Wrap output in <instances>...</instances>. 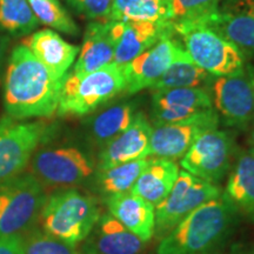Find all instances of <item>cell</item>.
Instances as JSON below:
<instances>
[{
	"instance_id": "6da1fadb",
	"label": "cell",
	"mask_w": 254,
	"mask_h": 254,
	"mask_svg": "<svg viewBox=\"0 0 254 254\" xmlns=\"http://www.w3.org/2000/svg\"><path fill=\"white\" fill-rule=\"evenodd\" d=\"M63 80H57L23 44L9 57L4 81V106L15 120L57 114Z\"/></svg>"
},
{
	"instance_id": "7a4b0ae2",
	"label": "cell",
	"mask_w": 254,
	"mask_h": 254,
	"mask_svg": "<svg viewBox=\"0 0 254 254\" xmlns=\"http://www.w3.org/2000/svg\"><path fill=\"white\" fill-rule=\"evenodd\" d=\"M239 218L222 195L205 202L160 239L157 254H202L224 249Z\"/></svg>"
},
{
	"instance_id": "3957f363",
	"label": "cell",
	"mask_w": 254,
	"mask_h": 254,
	"mask_svg": "<svg viewBox=\"0 0 254 254\" xmlns=\"http://www.w3.org/2000/svg\"><path fill=\"white\" fill-rule=\"evenodd\" d=\"M100 215L93 196L69 189L47 196L39 221L46 234L75 247L90 236Z\"/></svg>"
},
{
	"instance_id": "277c9868",
	"label": "cell",
	"mask_w": 254,
	"mask_h": 254,
	"mask_svg": "<svg viewBox=\"0 0 254 254\" xmlns=\"http://www.w3.org/2000/svg\"><path fill=\"white\" fill-rule=\"evenodd\" d=\"M122 92H125L123 67L114 63L86 74L67 73L63 79L57 114L87 116Z\"/></svg>"
},
{
	"instance_id": "5b68a950",
	"label": "cell",
	"mask_w": 254,
	"mask_h": 254,
	"mask_svg": "<svg viewBox=\"0 0 254 254\" xmlns=\"http://www.w3.org/2000/svg\"><path fill=\"white\" fill-rule=\"evenodd\" d=\"M33 174H19L0 186V237H23L33 227L46 201Z\"/></svg>"
},
{
	"instance_id": "8992f818",
	"label": "cell",
	"mask_w": 254,
	"mask_h": 254,
	"mask_svg": "<svg viewBox=\"0 0 254 254\" xmlns=\"http://www.w3.org/2000/svg\"><path fill=\"white\" fill-rule=\"evenodd\" d=\"M31 168L44 187L69 190L87 182L95 173L97 165L80 148L57 146L34 152Z\"/></svg>"
},
{
	"instance_id": "52a82bcc",
	"label": "cell",
	"mask_w": 254,
	"mask_h": 254,
	"mask_svg": "<svg viewBox=\"0 0 254 254\" xmlns=\"http://www.w3.org/2000/svg\"><path fill=\"white\" fill-rule=\"evenodd\" d=\"M174 34L182 37L190 59L213 77L234 74L246 67L239 49L207 27L190 25L177 28Z\"/></svg>"
},
{
	"instance_id": "ba28073f",
	"label": "cell",
	"mask_w": 254,
	"mask_h": 254,
	"mask_svg": "<svg viewBox=\"0 0 254 254\" xmlns=\"http://www.w3.org/2000/svg\"><path fill=\"white\" fill-rule=\"evenodd\" d=\"M221 195L222 192L217 184L200 179L184 170L180 171L172 190L154 207L155 237L163 239L194 209Z\"/></svg>"
},
{
	"instance_id": "9c48e42d",
	"label": "cell",
	"mask_w": 254,
	"mask_h": 254,
	"mask_svg": "<svg viewBox=\"0 0 254 254\" xmlns=\"http://www.w3.org/2000/svg\"><path fill=\"white\" fill-rule=\"evenodd\" d=\"M51 132L44 123H20L8 116L0 119V186L21 174Z\"/></svg>"
},
{
	"instance_id": "30bf717a",
	"label": "cell",
	"mask_w": 254,
	"mask_h": 254,
	"mask_svg": "<svg viewBox=\"0 0 254 254\" xmlns=\"http://www.w3.org/2000/svg\"><path fill=\"white\" fill-rule=\"evenodd\" d=\"M238 148L232 133L212 129L196 139L182 158L180 166L186 172L218 185L230 172Z\"/></svg>"
},
{
	"instance_id": "8fae6325",
	"label": "cell",
	"mask_w": 254,
	"mask_h": 254,
	"mask_svg": "<svg viewBox=\"0 0 254 254\" xmlns=\"http://www.w3.org/2000/svg\"><path fill=\"white\" fill-rule=\"evenodd\" d=\"M206 88L220 122L231 128L246 131L254 120L253 88L247 68L213 77Z\"/></svg>"
},
{
	"instance_id": "7c38bea8",
	"label": "cell",
	"mask_w": 254,
	"mask_h": 254,
	"mask_svg": "<svg viewBox=\"0 0 254 254\" xmlns=\"http://www.w3.org/2000/svg\"><path fill=\"white\" fill-rule=\"evenodd\" d=\"M220 119L213 109L183 122L153 126L150 141V157L170 160L182 159L196 139L217 129Z\"/></svg>"
},
{
	"instance_id": "4fadbf2b",
	"label": "cell",
	"mask_w": 254,
	"mask_h": 254,
	"mask_svg": "<svg viewBox=\"0 0 254 254\" xmlns=\"http://www.w3.org/2000/svg\"><path fill=\"white\" fill-rule=\"evenodd\" d=\"M189 56L173 37L164 38L123 67L125 92L135 94L151 88L177 60Z\"/></svg>"
},
{
	"instance_id": "5bb4252c",
	"label": "cell",
	"mask_w": 254,
	"mask_h": 254,
	"mask_svg": "<svg viewBox=\"0 0 254 254\" xmlns=\"http://www.w3.org/2000/svg\"><path fill=\"white\" fill-rule=\"evenodd\" d=\"M213 109L207 88H171L153 91L151 116L153 126L183 122Z\"/></svg>"
},
{
	"instance_id": "9a60e30c",
	"label": "cell",
	"mask_w": 254,
	"mask_h": 254,
	"mask_svg": "<svg viewBox=\"0 0 254 254\" xmlns=\"http://www.w3.org/2000/svg\"><path fill=\"white\" fill-rule=\"evenodd\" d=\"M152 131V123L144 113L139 112L125 131L101 148L98 157L97 170L150 157Z\"/></svg>"
},
{
	"instance_id": "2e32d148",
	"label": "cell",
	"mask_w": 254,
	"mask_h": 254,
	"mask_svg": "<svg viewBox=\"0 0 254 254\" xmlns=\"http://www.w3.org/2000/svg\"><path fill=\"white\" fill-rule=\"evenodd\" d=\"M119 32L120 21H92L88 24L72 72L86 74L112 64Z\"/></svg>"
},
{
	"instance_id": "e0dca14e",
	"label": "cell",
	"mask_w": 254,
	"mask_h": 254,
	"mask_svg": "<svg viewBox=\"0 0 254 254\" xmlns=\"http://www.w3.org/2000/svg\"><path fill=\"white\" fill-rule=\"evenodd\" d=\"M84 254H147L150 241L129 232L110 213L101 214L86 239Z\"/></svg>"
},
{
	"instance_id": "ac0fdd59",
	"label": "cell",
	"mask_w": 254,
	"mask_h": 254,
	"mask_svg": "<svg viewBox=\"0 0 254 254\" xmlns=\"http://www.w3.org/2000/svg\"><path fill=\"white\" fill-rule=\"evenodd\" d=\"M23 45L31 51L57 80L65 78L80 50L49 28L31 34L24 39Z\"/></svg>"
},
{
	"instance_id": "d6986e66",
	"label": "cell",
	"mask_w": 254,
	"mask_h": 254,
	"mask_svg": "<svg viewBox=\"0 0 254 254\" xmlns=\"http://www.w3.org/2000/svg\"><path fill=\"white\" fill-rule=\"evenodd\" d=\"M174 36L176 34L170 25L151 21H120L113 63L124 67L131 60L154 46L158 41Z\"/></svg>"
},
{
	"instance_id": "ffe728a7",
	"label": "cell",
	"mask_w": 254,
	"mask_h": 254,
	"mask_svg": "<svg viewBox=\"0 0 254 254\" xmlns=\"http://www.w3.org/2000/svg\"><path fill=\"white\" fill-rule=\"evenodd\" d=\"M222 196L239 217L254 224V154L238 148Z\"/></svg>"
},
{
	"instance_id": "44dd1931",
	"label": "cell",
	"mask_w": 254,
	"mask_h": 254,
	"mask_svg": "<svg viewBox=\"0 0 254 254\" xmlns=\"http://www.w3.org/2000/svg\"><path fill=\"white\" fill-rule=\"evenodd\" d=\"M109 213L129 232L144 241H151L154 236V206L133 192L120 193L105 198Z\"/></svg>"
},
{
	"instance_id": "7402d4cb",
	"label": "cell",
	"mask_w": 254,
	"mask_h": 254,
	"mask_svg": "<svg viewBox=\"0 0 254 254\" xmlns=\"http://www.w3.org/2000/svg\"><path fill=\"white\" fill-rule=\"evenodd\" d=\"M139 113L135 101H120L105 107L91 118L87 133L95 146L103 148L133 123Z\"/></svg>"
},
{
	"instance_id": "603a6c76",
	"label": "cell",
	"mask_w": 254,
	"mask_h": 254,
	"mask_svg": "<svg viewBox=\"0 0 254 254\" xmlns=\"http://www.w3.org/2000/svg\"><path fill=\"white\" fill-rule=\"evenodd\" d=\"M179 167L174 160L164 158L148 159L131 192L145 199L154 207L166 198L179 176Z\"/></svg>"
},
{
	"instance_id": "cb8c5ba5",
	"label": "cell",
	"mask_w": 254,
	"mask_h": 254,
	"mask_svg": "<svg viewBox=\"0 0 254 254\" xmlns=\"http://www.w3.org/2000/svg\"><path fill=\"white\" fill-rule=\"evenodd\" d=\"M194 25H200V26H205L214 31L219 36L224 37L225 39L238 47L245 58L246 57L247 58H254L253 17L245 14L226 13V12H221L218 9L217 13L204 19L201 23Z\"/></svg>"
},
{
	"instance_id": "d4e9b609",
	"label": "cell",
	"mask_w": 254,
	"mask_h": 254,
	"mask_svg": "<svg viewBox=\"0 0 254 254\" xmlns=\"http://www.w3.org/2000/svg\"><path fill=\"white\" fill-rule=\"evenodd\" d=\"M110 21H151L170 25V9L166 0H113Z\"/></svg>"
},
{
	"instance_id": "484cf974",
	"label": "cell",
	"mask_w": 254,
	"mask_h": 254,
	"mask_svg": "<svg viewBox=\"0 0 254 254\" xmlns=\"http://www.w3.org/2000/svg\"><path fill=\"white\" fill-rule=\"evenodd\" d=\"M213 75L199 67L190 56L177 60L158 79L152 91L171 90V88L207 87Z\"/></svg>"
},
{
	"instance_id": "4316f807",
	"label": "cell",
	"mask_w": 254,
	"mask_h": 254,
	"mask_svg": "<svg viewBox=\"0 0 254 254\" xmlns=\"http://www.w3.org/2000/svg\"><path fill=\"white\" fill-rule=\"evenodd\" d=\"M147 164L148 159L145 158L109 168H103V170H97L95 178H97L98 189L105 195V198L120 193L131 192Z\"/></svg>"
},
{
	"instance_id": "83f0119b",
	"label": "cell",
	"mask_w": 254,
	"mask_h": 254,
	"mask_svg": "<svg viewBox=\"0 0 254 254\" xmlns=\"http://www.w3.org/2000/svg\"><path fill=\"white\" fill-rule=\"evenodd\" d=\"M39 21L34 17L27 0H0V32L12 36H26Z\"/></svg>"
},
{
	"instance_id": "f1b7e54d",
	"label": "cell",
	"mask_w": 254,
	"mask_h": 254,
	"mask_svg": "<svg viewBox=\"0 0 254 254\" xmlns=\"http://www.w3.org/2000/svg\"><path fill=\"white\" fill-rule=\"evenodd\" d=\"M170 9V25L174 30L201 23L217 13L222 0H166Z\"/></svg>"
},
{
	"instance_id": "f546056e",
	"label": "cell",
	"mask_w": 254,
	"mask_h": 254,
	"mask_svg": "<svg viewBox=\"0 0 254 254\" xmlns=\"http://www.w3.org/2000/svg\"><path fill=\"white\" fill-rule=\"evenodd\" d=\"M27 1L34 17L39 23L68 36H77L79 33L78 25L63 7L59 0H27Z\"/></svg>"
},
{
	"instance_id": "4dcf8cb0",
	"label": "cell",
	"mask_w": 254,
	"mask_h": 254,
	"mask_svg": "<svg viewBox=\"0 0 254 254\" xmlns=\"http://www.w3.org/2000/svg\"><path fill=\"white\" fill-rule=\"evenodd\" d=\"M21 254H84L74 247L49 236L45 232L34 230L21 237Z\"/></svg>"
},
{
	"instance_id": "1f68e13d",
	"label": "cell",
	"mask_w": 254,
	"mask_h": 254,
	"mask_svg": "<svg viewBox=\"0 0 254 254\" xmlns=\"http://www.w3.org/2000/svg\"><path fill=\"white\" fill-rule=\"evenodd\" d=\"M77 13L93 21H110L113 0H66Z\"/></svg>"
},
{
	"instance_id": "d6a6232c",
	"label": "cell",
	"mask_w": 254,
	"mask_h": 254,
	"mask_svg": "<svg viewBox=\"0 0 254 254\" xmlns=\"http://www.w3.org/2000/svg\"><path fill=\"white\" fill-rule=\"evenodd\" d=\"M0 254H21V237H0Z\"/></svg>"
},
{
	"instance_id": "836d02e7",
	"label": "cell",
	"mask_w": 254,
	"mask_h": 254,
	"mask_svg": "<svg viewBox=\"0 0 254 254\" xmlns=\"http://www.w3.org/2000/svg\"><path fill=\"white\" fill-rule=\"evenodd\" d=\"M9 45V39L6 36H0V71L2 68V64H4L6 52H7Z\"/></svg>"
},
{
	"instance_id": "e575fe53",
	"label": "cell",
	"mask_w": 254,
	"mask_h": 254,
	"mask_svg": "<svg viewBox=\"0 0 254 254\" xmlns=\"http://www.w3.org/2000/svg\"><path fill=\"white\" fill-rule=\"evenodd\" d=\"M246 131H247V138H246L247 151L254 154V120L251 123V125L249 126V128H247Z\"/></svg>"
},
{
	"instance_id": "d590c367",
	"label": "cell",
	"mask_w": 254,
	"mask_h": 254,
	"mask_svg": "<svg viewBox=\"0 0 254 254\" xmlns=\"http://www.w3.org/2000/svg\"><path fill=\"white\" fill-rule=\"evenodd\" d=\"M226 254H253V247H252V245L234 246V247H232L228 252H226Z\"/></svg>"
},
{
	"instance_id": "8d00e7d4",
	"label": "cell",
	"mask_w": 254,
	"mask_h": 254,
	"mask_svg": "<svg viewBox=\"0 0 254 254\" xmlns=\"http://www.w3.org/2000/svg\"><path fill=\"white\" fill-rule=\"evenodd\" d=\"M247 72H249L250 78H251V84H252V88H253V97H254V66L252 65H246Z\"/></svg>"
},
{
	"instance_id": "74e56055",
	"label": "cell",
	"mask_w": 254,
	"mask_h": 254,
	"mask_svg": "<svg viewBox=\"0 0 254 254\" xmlns=\"http://www.w3.org/2000/svg\"><path fill=\"white\" fill-rule=\"evenodd\" d=\"M202 254H226V252H225V247H224V249H219V250H215V251H211V252L202 253Z\"/></svg>"
},
{
	"instance_id": "f35d334b",
	"label": "cell",
	"mask_w": 254,
	"mask_h": 254,
	"mask_svg": "<svg viewBox=\"0 0 254 254\" xmlns=\"http://www.w3.org/2000/svg\"><path fill=\"white\" fill-rule=\"evenodd\" d=\"M252 247H253V254H254V245H252Z\"/></svg>"
}]
</instances>
